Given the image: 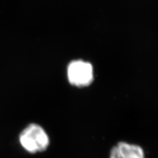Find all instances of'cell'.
Listing matches in <instances>:
<instances>
[{"instance_id": "obj_1", "label": "cell", "mask_w": 158, "mask_h": 158, "mask_svg": "<svg viewBox=\"0 0 158 158\" xmlns=\"http://www.w3.org/2000/svg\"><path fill=\"white\" fill-rule=\"evenodd\" d=\"M20 142L28 152L36 153L47 149L49 140L47 133L42 127L32 124L22 132L20 136Z\"/></svg>"}, {"instance_id": "obj_2", "label": "cell", "mask_w": 158, "mask_h": 158, "mask_svg": "<svg viewBox=\"0 0 158 158\" xmlns=\"http://www.w3.org/2000/svg\"><path fill=\"white\" fill-rule=\"evenodd\" d=\"M67 76L71 85L78 87L86 86L93 81V69L87 62L73 61L68 67Z\"/></svg>"}, {"instance_id": "obj_3", "label": "cell", "mask_w": 158, "mask_h": 158, "mask_svg": "<svg viewBox=\"0 0 158 158\" xmlns=\"http://www.w3.org/2000/svg\"><path fill=\"white\" fill-rule=\"evenodd\" d=\"M118 158H145L142 148L136 144L120 142L113 148Z\"/></svg>"}]
</instances>
